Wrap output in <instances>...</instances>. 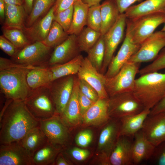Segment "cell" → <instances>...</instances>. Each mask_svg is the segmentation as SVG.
<instances>
[{"label": "cell", "mask_w": 165, "mask_h": 165, "mask_svg": "<svg viewBox=\"0 0 165 165\" xmlns=\"http://www.w3.org/2000/svg\"><path fill=\"white\" fill-rule=\"evenodd\" d=\"M7 100L0 113V145L19 141L30 130L39 125L23 101Z\"/></svg>", "instance_id": "cell-1"}, {"label": "cell", "mask_w": 165, "mask_h": 165, "mask_svg": "<svg viewBox=\"0 0 165 165\" xmlns=\"http://www.w3.org/2000/svg\"><path fill=\"white\" fill-rule=\"evenodd\" d=\"M30 66L0 57V91L7 99L24 101L27 97L31 91L26 80Z\"/></svg>", "instance_id": "cell-2"}, {"label": "cell", "mask_w": 165, "mask_h": 165, "mask_svg": "<svg viewBox=\"0 0 165 165\" xmlns=\"http://www.w3.org/2000/svg\"><path fill=\"white\" fill-rule=\"evenodd\" d=\"M145 109H151L165 96V72H150L136 79L133 91Z\"/></svg>", "instance_id": "cell-3"}, {"label": "cell", "mask_w": 165, "mask_h": 165, "mask_svg": "<svg viewBox=\"0 0 165 165\" xmlns=\"http://www.w3.org/2000/svg\"><path fill=\"white\" fill-rule=\"evenodd\" d=\"M48 85L31 90L24 101L32 116L38 121L48 119L57 114Z\"/></svg>", "instance_id": "cell-4"}, {"label": "cell", "mask_w": 165, "mask_h": 165, "mask_svg": "<svg viewBox=\"0 0 165 165\" xmlns=\"http://www.w3.org/2000/svg\"><path fill=\"white\" fill-rule=\"evenodd\" d=\"M165 23V13H154L126 20V30L133 42L141 44Z\"/></svg>", "instance_id": "cell-5"}, {"label": "cell", "mask_w": 165, "mask_h": 165, "mask_svg": "<svg viewBox=\"0 0 165 165\" xmlns=\"http://www.w3.org/2000/svg\"><path fill=\"white\" fill-rule=\"evenodd\" d=\"M140 64L128 62L115 75L106 78L105 88L109 97L124 92H133Z\"/></svg>", "instance_id": "cell-6"}, {"label": "cell", "mask_w": 165, "mask_h": 165, "mask_svg": "<svg viewBox=\"0 0 165 165\" xmlns=\"http://www.w3.org/2000/svg\"><path fill=\"white\" fill-rule=\"evenodd\" d=\"M52 48L42 42H36L18 50L11 60L15 63L25 66H49Z\"/></svg>", "instance_id": "cell-7"}, {"label": "cell", "mask_w": 165, "mask_h": 165, "mask_svg": "<svg viewBox=\"0 0 165 165\" xmlns=\"http://www.w3.org/2000/svg\"><path fill=\"white\" fill-rule=\"evenodd\" d=\"M108 103L109 116L119 119L137 114L145 109L133 92H124L110 97Z\"/></svg>", "instance_id": "cell-8"}, {"label": "cell", "mask_w": 165, "mask_h": 165, "mask_svg": "<svg viewBox=\"0 0 165 165\" xmlns=\"http://www.w3.org/2000/svg\"><path fill=\"white\" fill-rule=\"evenodd\" d=\"M39 121V126L50 144L63 150L68 145L71 138L69 127L59 115L56 114L50 118Z\"/></svg>", "instance_id": "cell-9"}, {"label": "cell", "mask_w": 165, "mask_h": 165, "mask_svg": "<svg viewBox=\"0 0 165 165\" xmlns=\"http://www.w3.org/2000/svg\"><path fill=\"white\" fill-rule=\"evenodd\" d=\"M165 47V32H154L141 44L138 51L128 62L141 63L153 61Z\"/></svg>", "instance_id": "cell-10"}, {"label": "cell", "mask_w": 165, "mask_h": 165, "mask_svg": "<svg viewBox=\"0 0 165 165\" xmlns=\"http://www.w3.org/2000/svg\"><path fill=\"white\" fill-rule=\"evenodd\" d=\"M127 18L124 13L120 14L113 26L103 36L105 52L100 73L105 75L119 45L123 40L126 26Z\"/></svg>", "instance_id": "cell-11"}, {"label": "cell", "mask_w": 165, "mask_h": 165, "mask_svg": "<svg viewBox=\"0 0 165 165\" xmlns=\"http://www.w3.org/2000/svg\"><path fill=\"white\" fill-rule=\"evenodd\" d=\"M75 78L74 75L64 76L55 80L48 85L56 113L59 115L64 112L70 98Z\"/></svg>", "instance_id": "cell-12"}, {"label": "cell", "mask_w": 165, "mask_h": 165, "mask_svg": "<svg viewBox=\"0 0 165 165\" xmlns=\"http://www.w3.org/2000/svg\"><path fill=\"white\" fill-rule=\"evenodd\" d=\"M32 156L19 141L0 145V165H33Z\"/></svg>", "instance_id": "cell-13"}, {"label": "cell", "mask_w": 165, "mask_h": 165, "mask_svg": "<svg viewBox=\"0 0 165 165\" xmlns=\"http://www.w3.org/2000/svg\"><path fill=\"white\" fill-rule=\"evenodd\" d=\"M125 35L121 46L116 55L112 57L104 75L106 78L115 75L140 47L141 45L133 42L127 31Z\"/></svg>", "instance_id": "cell-14"}, {"label": "cell", "mask_w": 165, "mask_h": 165, "mask_svg": "<svg viewBox=\"0 0 165 165\" xmlns=\"http://www.w3.org/2000/svg\"><path fill=\"white\" fill-rule=\"evenodd\" d=\"M141 130L145 138L155 147L165 141V112L149 115Z\"/></svg>", "instance_id": "cell-15"}, {"label": "cell", "mask_w": 165, "mask_h": 165, "mask_svg": "<svg viewBox=\"0 0 165 165\" xmlns=\"http://www.w3.org/2000/svg\"><path fill=\"white\" fill-rule=\"evenodd\" d=\"M77 75L79 78L85 81L95 89L100 98H109L105 88L106 78L92 65L87 57L84 58Z\"/></svg>", "instance_id": "cell-16"}, {"label": "cell", "mask_w": 165, "mask_h": 165, "mask_svg": "<svg viewBox=\"0 0 165 165\" xmlns=\"http://www.w3.org/2000/svg\"><path fill=\"white\" fill-rule=\"evenodd\" d=\"M120 126V120L109 121L100 133L98 148L104 164H110L109 157L119 137Z\"/></svg>", "instance_id": "cell-17"}, {"label": "cell", "mask_w": 165, "mask_h": 165, "mask_svg": "<svg viewBox=\"0 0 165 165\" xmlns=\"http://www.w3.org/2000/svg\"><path fill=\"white\" fill-rule=\"evenodd\" d=\"M80 51L77 35H69L65 40L54 48L49 60L48 65L51 66L67 62L80 54Z\"/></svg>", "instance_id": "cell-18"}, {"label": "cell", "mask_w": 165, "mask_h": 165, "mask_svg": "<svg viewBox=\"0 0 165 165\" xmlns=\"http://www.w3.org/2000/svg\"><path fill=\"white\" fill-rule=\"evenodd\" d=\"M55 6L50 8L46 15L39 19L32 25L25 27L23 31L31 43L36 42H42L49 33L54 17Z\"/></svg>", "instance_id": "cell-19"}, {"label": "cell", "mask_w": 165, "mask_h": 165, "mask_svg": "<svg viewBox=\"0 0 165 165\" xmlns=\"http://www.w3.org/2000/svg\"><path fill=\"white\" fill-rule=\"evenodd\" d=\"M132 138L119 136L109 157L110 164L133 165L132 158L133 140Z\"/></svg>", "instance_id": "cell-20"}, {"label": "cell", "mask_w": 165, "mask_h": 165, "mask_svg": "<svg viewBox=\"0 0 165 165\" xmlns=\"http://www.w3.org/2000/svg\"><path fill=\"white\" fill-rule=\"evenodd\" d=\"M78 78H75L72 95L63 113L59 115L62 121L69 127L79 124L81 120L78 100Z\"/></svg>", "instance_id": "cell-21"}, {"label": "cell", "mask_w": 165, "mask_h": 165, "mask_svg": "<svg viewBox=\"0 0 165 165\" xmlns=\"http://www.w3.org/2000/svg\"><path fill=\"white\" fill-rule=\"evenodd\" d=\"M132 158L133 165L139 164L144 161L151 159L156 147L144 137L141 130L134 136Z\"/></svg>", "instance_id": "cell-22"}, {"label": "cell", "mask_w": 165, "mask_h": 165, "mask_svg": "<svg viewBox=\"0 0 165 165\" xmlns=\"http://www.w3.org/2000/svg\"><path fill=\"white\" fill-rule=\"evenodd\" d=\"M108 98H99L90 108L82 116L86 124L97 125L108 121L110 119L108 108Z\"/></svg>", "instance_id": "cell-23"}, {"label": "cell", "mask_w": 165, "mask_h": 165, "mask_svg": "<svg viewBox=\"0 0 165 165\" xmlns=\"http://www.w3.org/2000/svg\"><path fill=\"white\" fill-rule=\"evenodd\" d=\"M157 13H165V0H146L131 6L124 13L127 18L131 19Z\"/></svg>", "instance_id": "cell-24"}, {"label": "cell", "mask_w": 165, "mask_h": 165, "mask_svg": "<svg viewBox=\"0 0 165 165\" xmlns=\"http://www.w3.org/2000/svg\"><path fill=\"white\" fill-rule=\"evenodd\" d=\"M150 112V110L144 109L137 114L120 118L119 136L134 137L135 134L142 128L144 122L149 115Z\"/></svg>", "instance_id": "cell-25"}, {"label": "cell", "mask_w": 165, "mask_h": 165, "mask_svg": "<svg viewBox=\"0 0 165 165\" xmlns=\"http://www.w3.org/2000/svg\"><path fill=\"white\" fill-rule=\"evenodd\" d=\"M26 80L31 90L47 86L53 81L49 66H30L27 73Z\"/></svg>", "instance_id": "cell-26"}, {"label": "cell", "mask_w": 165, "mask_h": 165, "mask_svg": "<svg viewBox=\"0 0 165 165\" xmlns=\"http://www.w3.org/2000/svg\"><path fill=\"white\" fill-rule=\"evenodd\" d=\"M26 12L24 6L5 3V21L2 28L22 30L26 27Z\"/></svg>", "instance_id": "cell-27"}, {"label": "cell", "mask_w": 165, "mask_h": 165, "mask_svg": "<svg viewBox=\"0 0 165 165\" xmlns=\"http://www.w3.org/2000/svg\"><path fill=\"white\" fill-rule=\"evenodd\" d=\"M101 24L100 33L104 35L115 24L120 14L113 0H106L101 5Z\"/></svg>", "instance_id": "cell-28"}, {"label": "cell", "mask_w": 165, "mask_h": 165, "mask_svg": "<svg viewBox=\"0 0 165 165\" xmlns=\"http://www.w3.org/2000/svg\"><path fill=\"white\" fill-rule=\"evenodd\" d=\"M19 142L32 155L36 151L49 142L39 126L30 130Z\"/></svg>", "instance_id": "cell-29"}, {"label": "cell", "mask_w": 165, "mask_h": 165, "mask_svg": "<svg viewBox=\"0 0 165 165\" xmlns=\"http://www.w3.org/2000/svg\"><path fill=\"white\" fill-rule=\"evenodd\" d=\"M74 10L70 27L67 33L78 35L84 26L86 25L89 7L81 0H78L73 4Z\"/></svg>", "instance_id": "cell-30"}, {"label": "cell", "mask_w": 165, "mask_h": 165, "mask_svg": "<svg viewBox=\"0 0 165 165\" xmlns=\"http://www.w3.org/2000/svg\"><path fill=\"white\" fill-rule=\"evenodd\" d=\"M83 58L82 55L79 54L65 63L49 66L53 81L64 76L77 74Z\"/></svg>", "instance_id": "cell-31"}, {"label": "cell", "mask_w": 165, "mask_h": 165, "mask_svg": "<svg viewBox=\"0 0 165 165\" xmlns=\"http://www.w3.org/2000/svg\"><path fill=\"white\" fill-rule=\"evenodd\" d=\"M63 150L56 148L48 142L34 153L33 165H53L57 155Z\"/></svg>", "instance_id": "cell-32"}, {"label": "cell", "mask_w": 165, "mask_h": 165, "mask_svg": "<svg viewBox=\"0 0 165 165\" xmlns=\"http://www.w3.org/2000/svg\"><path fill=\"white\" fill-rule=\"evenodd\" d=\"M99 32L87 27L84 28L77 35V41L80 51L87 52L97 42L101 36Z\"/></svg>", "instance_id": "cell-33"}, {"label": "cell", "mask_w": 165, "mask_h": 165, "mask_svg": "<svg viewBox=\"0 0 165 165\" xmlns=\"http://www.w3.org/2000/svg\"><path fill=\"white\" fill-rule=\"evenodd\" d=\"M55 2V0H35L26 21V27L31 26L41 16L47 13Z\"/></svg>", "instance_id": "cell-34"}, {"label": "cell", "mask_w": 165, "mask_h": 165, "mask_svg": "<svg viewBox=\"0 0 165 165\" xmlns=\"http://www.w3.org/2000/svg\"><path fill=\"white\" fill-rule=\"evenodd\" d=\"M105 52L103 36L101 35L95 44L87 52V58L92 65L100 72Z\"/></svg>", "instance_id": "cell-35"}, {"label": "cell", "mask_w": 165, "mask_h": 165, "mask_svg": "<svg viewBox=\"0 0 165 165\" xmlns=\"http://www.w3.org/2000/svg\"><path fill=\"white\" fill-rule=\"evenodd\" d=\"M69 35L58 23L54 20L48 34L42 42L47 46L54 48L65 40Z\"/></svg>", "instance_id": "cell-36"}, {"label": "cell", "mask_w": 165, "mask_h": 165, "mask_svg": "<svg viewBox=\"0 0 165 165\" xmlns=\"http://www.w3.org/2000/svg\"><path fill=\"white\" fill-rule=\"evenodd\" d=\"M3 35L18 49H21L31 43L22 30L2 28Z\"/></svg>", "instance_id": "cell-37"}, {"label": "cell", "mask_w": 165, "mask_h": 165, "mask_svg": "<svg viewBox=\"0 0 165 165\" xmlns=\"http://www.w3.org/2000/svg\"><path fill=\"white\" fill-rule=\"evenodd\" d=\"M101 5L99 3L89 7L86 23L88 27L99 32L101 24Z\"/></svg>", "instance_id": "cell-38"}, {"label": "cell", "mask_w": 165, "mask_h": 165, "mask_svg": "<svg viewBox=\"0 0 165 165\" xmlns=\"http://www.w3.org/2000/svg\"><path fill=\"white\" fill-rule=\"evenodd\" d=\"M165 69V49H163L156 58L152 63L140 69V75L147 73L158 72Z\"/></svg>", "instance_id": "cell-39"}, {"label": "cell", "mask_w": 165, "mask_h": 165, "mask_svg": "<svg viewBox=\"0 0 165 165\" xmlns=\"http://www.w3.org/2000/svg\"><path fill=\"white\" fill-rule=\"evenodd\" d=\"M73 10V5L68 9L54 14V20L58 23L66 32L70 27Z\"/></svg>", "instance_id": "cell-40"}, {"label": "cell", "mask_w": 165, "mask_h": 165, "mask_svg": "<svg viewBox=\"0 0 165 165\" xmlns=\"http://www.w3.org/2000/svg\"><path fill=\"white\" fill-rule=\"evenodd\" d=\"M78 78L79 90L94 102L96 101L99 98L97 91L85 81L78 77Z\"/></svg>", "instance_id": "cell-41"}, {"label": "cell", "mask_w": 165, "mask_h": 165, "mask_svg": "<svg viewBox=\"0 0 165 165\" xmlns=\"http://www.w3.org/2000/svg\"><path fill=\"white\" fill-rule=\"evenodd\" d=\"M93 138L92 131L86 130L79 132L77 135L75 141L77 144L82 147L87 146L91 142Z\"/></svg>", "instance_id": "cell-42"}, {"label": "cell", "mask_w": 165, "mask_h": 165, "mask_svg": "<svg viewBox=\"0 0 165 165\" xmlns=\"http://www.w3.org/2000/svg\"><path fill=\"white\" fill-rule=\"evenodd\" d=\"M0 48L11 57L15 54L18 50L17 48L3 35L0 36Z\"/></svg>", "instance_id": "cell-43"}, {"label": "cell", "mask_w": 165, "mask_h": 165, "mask_svg": "<svg viewBox=\"0 0 165 165\" xmlns=\"http://www.w3.org/2000/svg\"><path fill=\"white\" fill-rule=\"evenodd\" d=\"M78 100L80 113L82 116L95 102L84 95L79 90L78 93Z\"/></svg>", "instance_id": "cell-44"}, {"label": "cell", "mask_w": 165, "mask_h": 165, "mask_svg": "<svg viewBox=\"0 0 165 165\" xmlns=\"http://www.w3.org/2000/svg\"><path fill=\"white\" fill-rule=\"evenodd\" d=\"M159 165H165V141L156 147L152 158Z\"/></svg>", "instance_id": "cell-45"}, {"label": "cell", "mask_w": 165, "mask_h": 165, "mask_svg": "<svg viewBox=\"0 0 165 165\" xmlns=\"http://www.w3.org/2000/svg\"><path fill=\"white\" fill-rule=\"evenodd\" d=\"M73 158L79 161H82L85 160L89 156L90 152L88 150L74 148L71 149L66 150Z\"/></svg>", "instance_id": "cell-46"}, {"label": "cell", "mask_w": 165, "mask_h": 165, "mask_svg": "<svg viewBox=\"0 0 165 165\" xmlns=\"http://www.w3.org/2000/svg\"><path fill=\"white\" fill-rule=\"evenodd\" d=\"M78 0H56L55 6L54 14L70 8Z\"/></svg>", "instance_id": "cell-47"}, {"label": "cell", "mask_w": 165, "mask_h": 165, "mask_svg": "<svg viewBox=\"0 0 165 165\" xmlns=\"http://www.w3.org/2000/svg\"><path fill=\"white\" fill-rule=\"evenodd\" d=\"M116 4L120 13H124L126 10L136 2L143 0H113Z\"/></svg>", "instance_id": "cell-48"}, {"label": "cell", "mask_w": 165, "mask_h": 165, "mask_svg": "<svg viewBox=\"0 0 165 165\" xmlns=\"http://www.w3.org/2000/svg\"><path fill=\"white\" fill-rule=\"evenodd\" d=\"M161 112H165V96L150 110L149 115H153Z\"/></svg>", "instance_id": "cell-49"}, {"label": "cell", "mask_w": 165, "mask_h": 165, "mask_svg": "<svg viewBox=\"0 0 165 165\" xmlns=\"http://www.w3.org/2000/svg\"><path fill=\"white\" fill-rule=\"evenodd\" d=\"M64 154V153L62 152V150L60 152L56 157L53 165H70V163Z\"/></svg>", "instance_id": "cell-50"}, {"label": "cell", "mask_w": 165, "mask_h": 165, "mask_svg": "<svg viewBox=\"0 0 165 165\" xmlns=\"http://www.w3.org/2000/svg\"><path fill=\"white\" fill-rule=\"evenodd\" d=\"M34 0H24V7L26 13H30L32 9Z\"/></svg>", "instance_id": "cell-51"}, {"label": "cell", "mask_w": 165, "mask_h": 165, "mask_svg": "<svg viewBox=\"0 0 165 165\" xmlns=\"http://www.w3.org/2000/svg\"><path fill=\"white\" fill-rule=\"evenodd\" d=\"M5 3L4 0H0V17L2 20L5 19Z\"/></svg>", "instance_id": "cell-52"}, {"label": "cell", "mask_w": 165, "mask_h": 165, "mask_svg": "<svg viewBox=\"0 0 165 165\" xmlns=\"http://www.w3.org/2000/svg\"><path fill=\"white\" fill-rule=\"evenodd\" d=\"M6 4L21 5H23L24 0H4Z\"/></svg>", "instance_id": "cell-53"}, {"label": "cell", "mask_w": 165, "mask_h": 165, "mask_svg": "<svg viewBox=\"0 0 165 165\" xmlns=\"http://www.w3.org/2000/svg\"><path fill=\"white\" fill-rule=\"evenodd\" d=\"M86 4L89 7L93 5L100 3L101 0H81Z\"/></svg>", "instance_id": "cell-54"}, {"label": "cell", "mask_w": 165, "mask_h": 165, "mask_svg": "<svg viewBox=\"0 0 165 165\" xmlns=\"http://www.w3.org/2000/svg\"><path fill=\"white\" fill-rule=\"evenodd\" d=\"M161 30L163 31H164L165 32V23H164V26L163 27Z\"/></svg>", "instance_id": "cell-55"}, {"label": "cell", "mask_w": 165, "mask_h": 165, "mask_svg": "<svg viewBox=\"0 0 165 165\" xmlns=\"http://www.w3.org/2000/svg\"><path fill=\"white\" fill-rule=\"evenodd\" d=\"M163 49H165V47L164 48H163Z\"/></svg>", "instance_id": "cell-56"}]
</instances>
